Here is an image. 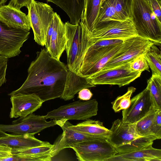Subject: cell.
<instances>
[{
    "label": "cell",
    "mask_w": 161,
    "mask_h": 161,
    "mask_svg": "<svg viewBox=\"0 0 161 161\" xmlns=\"http://www.w3.org/2000/svg\"><path fill=\"white\" fill-rule=\"evenodd\" d=\"M68 70L67 65L51 57L46 48L41 49L30 64L25 80L8 95L35 94L44 102L60 97Z\"/></svg>",
    "instance_id": "6da1fadb"
},
{
    "label": "cell",
    "mask_w": 161,
    "mask_h": 161,
    "mask_svg": "<svg viewBox=\"0 0 161 161\" xmlns=\"http://www.w3.org/2000/svg\"><path fill=\"white\" fill-rule=\"evenodd\" d=\"M64 26L67 65L69 70L79 75L85 53L93 43L90 38V32L81 21L75 25L67 22Z\"/></svg>",
    "instance_id": "7a4b0ae2"
},
{
    "label": "cell",
    "mask_w": 161,
    "mask_h": 161,
    "mask_svg": "<svg viewBox=\"0 0 161 161\" xmlns=\"http://www.w3.org/2000/svg\"><path fill=\"white\" fill-rule=\"evenodd\" d=\"M109 130L111 133L108 140L119 154L146 147L157 139L153 136H141L136 130L135 123H124L119 119L113 122Z\"/></svg>",
    "instance_id": "3957f363"
},
{
    "label": "cell",
    "mask_w": 161,
    "mask_h": 161,
    "mask_svg": "<svg viewBox=\"0 0 161 161\" xmlns=\"http://www.w3.org/2000/svg\"><path fill=\"white\" fill-rule=\"evenodd\" d=\"M130 18L138 36L161 45V22L145 0H132Z\"/></svg>",
    "instance_id": "277c9868"
},
{
    "label": "cell",
    "mask_w": 161,
    "mask_h": 161,
    "mask_svg": "<svg viewBox=\"0 0 161 161\" xmlns=\"http://www.w3.org/2000/svg\"><path fill=\"white\" fill-rule=\"evenodd\" d=\"M80 161H107L118 153L108 139L86 140L69 144Z\"/></svg>",
    "instance_id": "5b68a950"
},
{
    "label": "cell",
    "mask_w": 161,
    "mask_h": 161,
    "mask_svg": "<svg viewBox=\"0 0 161 161\" xmlns=\"http://www.w3.org/2000/svg\"><path fill=\"white\" fill-rule=\"evenodd\" d=\"M34 40L38 45H45L46 38L51 19L54 13L48 4L32 0L27 8Z\"/></svg>",
    "instance_id": "8992f818"
},
{
    "label": "cell",
    "mask_w": 161,
    "mask_h": 161,
    "mask_svg": "<svg viewBox=\"0 0 161 161\" xmlns=\"http://www.w3.org/2000/svg\"><path fill=\"white\" fill-rule=\"evenodd\" d=\"M98 103L96 99L79 100L60 106L43 115L46 119L86 120L96 115Z\"/></svg>",
    "instance_id": "52a82bcc"
},
{
    "label": "cell",
    "mask_w": 161,
    "mask_h": 161,
    "mask_svg": "<svg viewBox=\"0 0 161 161\" xmlns=\"http://www.w3.org/2000/svg\"><path fill=\"white\" fill-rule=\"evenodd\" d=\"M153 44L149 40L139 36L123 40L119 50L102 69L129 62L136 57L145 54Z\"/></svg>",
    "instance_id": "ba28073f"
},
{
    "label": "cell",
    "mask_w": 161,
    "mask_h": 161,
    "mask_svg": "<svg viewBox=\"0 0 161 161\" xmlns=\"http://www.w3.org/2000/svg\"><path fill=\"white\" fill-rule=\"evenodd\" d=\"M141 73L131 70L129 62L110 69H101L87 77L95 85H128L141 75Z\"/></svg>",
    "instance_id": "9c48e42d"
},
{
    "label": "cell",
    "mask_w": 161,
    "mask_h": 161,
    "mask_svg": "<svg viewBox=\"0 0 161 161\" xmlns=\"http://www.w3.org/2000/svg\"><path fill=\"white\" fill-rule=\"evenodd\" d=\"M138 36L131 18L124 20H112L90 32L92 42L100 40H124Z\"/></svg>",
    "instance_id": "30bf717a"
},
{
    "label": "cell",
    "mask_w": 161,
    "mask_h": 161,
    "mask_svg": "<svg viewBox=\"0 0 161 161\" xmlns=\"http://www.w3.org/2000/svg\"><path fill=\"white\" fill-rule=\"evenodd\" d=\"M43 116L31 114L14 120L11 125L0 124V129L15 135H34L43 130L57 125L56 119L47 121Z\"/></svg>",
    "instance_id": "8fae6325"
},
{
    "label": "cell",
    "mask_w": 161,
    "mask_h": 161,
    "mask_svg": "<svg viewBox=\"0 0 161 161\" xmlns=\"http://www.w3.org/2000/svg\"><path fill=\"white\" fill-rule=\"evenodd\" d=\"M30 34V31L10 28L0 20V55L8 58L18 56Z\"/></svg>",
    "instance_id": "7c38bea8"
},
{
    "label": "cell",
    "mask_w": 161,
    "mask_h": 161,
    "mask_svg": "<svg viewBox=\"0 0 161 161\" xmlns=\"http://www.w3.org/2000/svg\"><path fill=\"white\" fill-rule=\"evenodd\" d=\"M66 42L64 24L59 15L54 12L48 27L44 46L51 57L60 60L65 50Z\"/></svg>",
    "instance_id": "4fadbf2b"
},
{
    "label": "cell",
    "mask_w": 161,
    "mask_h": 161,
    "mask_svg": "<svg viewBox=\"0 0 161 161\" xmlns=\"http://www.w3.org/2000/svg\"><path fill=\"white\" fill-rule=\"evenodd\" d=\"M149 92L146 87L131 99L130 104L122 111V121L124 123H135L149 112L152 105Z\"/></svg>",
    "instance_id": "5bb4252c"
},
{
    "label": "cell",
    "mask_w": 161,
    "mask_h": 161,
    "mask_svg": "<svg viewBox=\"0 0 161 161\" xmlns=\"http://www.w3.org/2000/svg\"><path fill=\"white\" fill-rule=\"evenodd\" d=\"M68 120L61 119L57 120V125L62 129L63 133L60 135L53 145L50 155L52 158L58 154L62 150L67 148L71 144L86 140L102 139L97 138L73 130L69 127Z\"/></svg>",
    "instance_id": "9a60e30c"
},
{
    "label": "cell",
    "mask_w": 161,
    "mask_h": 161,
    "mask_svg": "<svg viewBox=\"0 0 161 161\" xmlns=\"http://www.w3.org/2000/svg\"><path fill=\"white\" fill-rule=\"evenodd\" d=\"M11 118H24L39 109L44 102L35 94H18L10 96Z\"/></svg>",
    "instance_id": "2e32d148"
},
{
    "label": "cell",
    "mask_w": 161,
    "mask_h": 161,
    "mask_svg": "<svg viewBox=\"0 0 161 161\" xmlns=\"http://www.w3.org/2000/svg\"><path fill=\"white\" fill-rule=\"evenodd\" d=\"M123 40H100L93 42L87 49L84 55L79 73L81 75L106 53Z\"/></svg>",
    "instance_id": "e0dca14e"
},
{
    "label": "cell",
    "mask_w": 161,
    "mask_h": 161,
    "mask_svg": "<svg viewBox=\"0 0 161 161\" xmlns=\"http://www.w3.org/2000/svg\"><path fill=\"white\" fill-rule=\"evenodd\" d=\"M0 20L11 28L28 31L31 28L28 15L9 4L0 7Z\"/></svg>",
    "instance_id": "ac0fdd59"
},
{
    "label": "cell",
    "mask_w": 161,
    "mask_h": 161,
    "mask_svg": "<svg viewBox=\"0 0 161 161\" xmlns=\"http://www.w3.org/2000/svg\"><path fill=\"white\" fill-rule=\"evenodd\" d=\"M161 161V150L151 145L146 147L131 152L117 153L107 161Z\"/></svg>",
    "instance_id": "d6986e66"
},
{
    "label": "cell",
    "mask_w": 161,
    "mask_h": 161,
    "mask_svg": "<svg viewBox=\"0 0 161 161\" xmlns=\"http://www.w3.org/2000/svg\"><path fill=\"white\" fill-rule=\"evenodd\" d=\"M0 144L5 145L12 149L18 150L51 144L37 139L34 135L7 133L6 135L0 137Z\"/></svg>",
    "instance_id": "ffe728a7"
},
{
    "label": "cell",
    "mask_w": 161,
    "mask_h": 161,
    "mask_svg": "<svg viewBox=\"0 0 161 161\" xmlns=\"http://www.w3.org/2000/svg\"><path fill=\"white\" fill-rule=\"evenodd\" d=\"M95 86L87 78L80 76L68 70L64 89L59 98L68 101L73 99L75 94L83 89Z\"/></svg>",
    "instance_id": "44dd1931"
},
{
    "label": "cell",
    "mask_w": 161,
    "mask_h": 161,
    "mask_svg": "<svg viewBox=\"0 0 161 161\" xmlns=\"http://www.w3.org/2000/svg\"><path fill=\"white\" fill-rule=\"evenodd\" d=\"M69 127L74 130L99 139H108L111 134L110 130L98 120L87 119L75 125L69 122Z\"/></svg>",
    "instance_id": "7402d4cb"
},
{
    "label": "cell",
    "mask_w": 161,
    "mask_h": 161,
    "mask_svg": "<svg viewBox=\"0 0 161 161\" xmlns=\"http://www.w3.org/2000/svg\"><path fill=\"white\" fill-rule=\"evenodd\" d=\"M52 3L62 9L69 17L70 23L78 24L84 10L86 0H45Z\"/></svg>",
    "instance_id": "603a6c76"
},
{
    "label": "cell",
    "mask_w": 161,
    "mask_h": 161,
    "mask_svg": "<svg viewBox=\"0 0 161 161\" xmlns=\"http://www.w3.org/2000/svg\"><path fill=\"white\" fill-rule=\"evenodd\" d=\"M115 0H105L101 4L94 29L112 20H121L115 8Z\"/></svg>",
    "instance_id": "cb8c5ba5"
},
{
    "label": "cell",
    "mask_w": 161,
    "mask_h": 161,
    "mask_svg": "<svg viewBox=\"0 0 161 161\" xmlns=\"http://www.w3.org/2000/svg\"><path fill=\"white\" fill-rule=\"evenodd\" d=\"M101 0H86L85 9L81 21L92 32L94 29L96 20L98 14Z\"/></svg>",
    "instance_id": "d4e9b609"
},
{
    "label": "cell",
    "mask_w": 161,
    "mask_h": 161,
    "mask_svg": "<svg viewBox=\"0 0 161 161\" xmlns=\"http://www.w3.org/2000/svg\"><path fill=\"white\" fill-rule=\"evenodd\" d=\"M148 89L153 107L161 109V76L153 75L147 80Z\"/></svg>",
    "instance_id": "484cf974"
},
{
    "label": "cell",
    "mask_w": 161,
    "mask_h": 161,
    "mask_svg": "<svg viewBox=\"0 0 161 161\" xmlns=\"http://www.w3.org/2000/svg\"><path fill=\"white\" fill-rule=\"evenodd\" d=\"M157 110L152 105L147 113L135 123L136 130L141 136H153L152 132V127Z\"/></svg>",
    "instance_id": "4316f807"
},
{
    "label": "cell",
    "mask_w": 161,
    "mask_h": 161,
    "mask_svg": "<svg viewBox=\"0 0 161 161\" xmlns=\"http://www.w3.org/2000/svg\"><path fill=\"white\" fill-rule=\"evenodd\" d=\"M153 75L161 76V53L160 50L153 44L145 54Z\"/></svg>",
    "instance_id": "83f0119b"
},
{
    "label": "cell",
    "mask_w": 161,
    "mask_h": 161,
    "mask_svg": "<svg viewBox=\"0 0 161 161\" xmlns=\"http://www.w3.org/2000/svg\"><path fill=\"white\" fill-rule=\"evenodd\" d=\"M122 43L117 44L108 51L83 73L81 76L87 78L101 70L117 53Z\"/></svg>",
    "instance_id": "f1b7e54d"
},
{
    "label": "cell",
    "mask_w": 161,
    "mask_h": 161,
    "mask_svg": "<svg viewBox=\"0 0 161 161\" xmlns=\"http://www.w3.org/2000/svg\"><path fill=\"white\" fill-rule=\"evenodd\" d=\"M136 89L132 86L128 88L127 92L123 95L118 97L112 103V108L115 112L127 109L130 106L131 97Z\"/></svg>",
    "instance_id": "f546056e"
},
{
    "label": "cell",
    "mask_w": 161,
    "mask_h": 161,
    "mask_svg": "<svg viewBox=\"0 0 161 161\" xmlns=\"http://www.w3.org/2000/svg\"><path fill=\"white\" fill-rule=\"evenodd\" d=\"M132 0H115V8L121 20L130 18Z\"/></svg>",
    "instance_id": "4dcf8cb0"
},
{
    "label": "cell",
    "mask_w": 161,
    "mask_h": 161,
    "mask_svg": "<svg viewBox=\"0 0 161 161\" xmlns=\"http://www.w3.org/2000/svg\"><path fill=\"white\" fill-rule=\"evenodd\" d=\"M53 146L52 144H50L24 149H12V152L13 155H34L43 154H50Z\"/></svg>",
    "instance_id": "1f68e13d"
},
{
    "label": "cell",
    "mask_w": 161,
    "mask_h": 161,
    "mask_svg": "<svg viewBox=\"0 0 161 161\" xmlns=\"http://www.w3.org/2000/svg\"><path fill=\"white\" fill-rule=\"evenodd\" d=\"M52 157L49 154L34 155H13V156L4 158L2 161H50Z\"/></svg>",
    "instance_id": "d6a6232c"
},
{
    "label": "cell",
    "mask_w": 161,
    "mask_h": 161,
    "mask_svg": "<svg viewBox=\"0 0 161 161\" xmlns=\"http://www.w3.org/2000/svg\"><path fill=\"white\" fill-rule=\"evenodd\" d=\"M131 70L142 73L146 70L149 72V66L145 57V54L140 55L129 62Z\"/></svg>",
    "instance_id": "836d02e7"
},
{
    "label": "cell",
    "mask_w": 161,
    "mask_h": 161,
    "mask_svg": "<svg viewBox=\"0 0 161 161\" xmlns=\"http://www.w3.org/2000/svg\"><path fill=\"white\" fill-rule=\"evenodd\" d=\"M153 135L157 139L161 138V109H158L153 119L151 129Z\"/></svg>",
    "instance_id": "e575fe53"
},
{
    "label": "cell",
    "mask_w": 161,
    "mask_h": 161,
    "mask_svg": "<svg viewBox=\"0 0 161 161\" xmlns=\"http://www.w3.org/2000/svg\"><path fill=\"white\" fill-rule=\"evenodd\" d=\"M8 58L5 56L0 55V87L6 81V75Z\"/></svg>",
    "instance_id": "d590c367"
},
{
    "label": "cell",
    "mask_w": 161,
    "mask_h": 161,
    "mask_svg": "<svg viewBox=\"0 0 161 161\" xmlns=\"http://www.w3.org/2000/svg\"><path fill=\"white\" fill-rule=\"evenodd\" d=\"M152 9L159 21L161 22V7L157 0H145Z\"/></svg>",
    "instance_id": "8d00e7d4"
},
{
    "label": "cell",
    "mask_w": 161,
    "mask_h": 161,
    "mask_svg": "<svg viewBox=\"0 0 161 161\" xmlns=\"http://www.w3.org/2000/svg\"><path fill=\"white\" fill-rule=\"evenodd\" d=\"M12 149L4 144H0V161L1 160L13 156Z\"/></svg>",
    "instance_id": "74e56055"
},
{
    "label": "cell",
    "mask_w": 161,
    "mask_h": 161,
    "mask_svg": "<svg viewBox=\"0 0 161 161\" xmlns=\"http://www.w3.org/2000/svg\"><path fill=\"white\" fill-rule=\"evenodd\" d=\"M32 0H11L8 4L17 8L20 9L23 7L27 8Z\"/></svg>",
    "instance_id": "f35d334b"
},
{
    "label": "cell",
    "mask_w": 161,
    "mask_h": 161,
    "mask_svg": "<svg viewBox=\"0 0 161 161\" xmlns=\"http://www.w3.org/2000/svg\"><path fill=\"white\" fill-rule=\"evenodd\" d=\"M93 94L87 88L83 89L78 92V98L81 100L87 101L89 100L92 96Z\"/></svg>",
    "instance_id": "ab89813d"
},
{
    "label": "cell",
    "mask_w": 161,
    "mask_h": 161,
    "mask_svg": "<svg viewBox=\"0 0 161 161\" xmlns=\"http://www.w3.org/2000/svg\"><path fill=\"white\" fill-rule=\"evenodd\" d=\"M7 133L6 132L0 129V137L5 136L7 135Z\"/></svg>",
    "instance_id": "60d3db41"
},
{
    "label": "cell",
    "mask_w": 161,
    "mask_h": 161,
    "mask_svg": "<svg viewBox=\"0 0 161 161\" xmlns=\"http://www.w3.org/2000/svg\"><path fill=\"white\" fill-rule=\"evenodd\" d=\"M7 1V0H0V7L4 5Z\"/></svg>",
    "instance_id": "b9f144b4"
},
{
    "label": "cell",
    "mask_w": 161,
    "mask_h": 161,
    "mask_svg": "<svg viewBox=\"0 0 161 161\" xmlns=\"http://www.w3.org/2000/svg\"><path fill=\"white\" fill-rule=\"evenodd\" d=\"M159 4L161 5V0H157Z\"/></svg>",
    "instance_id": "7bdbcfd3"
},
{
    "label": "cell",
    "mask_w": 161,
    "mask_h": 161,
    "mask_svg": "<svg viewBox=\"0 0 161 161\" xmlns=\"http://www.w3.org/2000/svg\"><path fill=\"white\" fill-rule=\"evenodd\" d=\"M105 0H101V4L103 3V2Z\"/></svg>",
    "instance_id": "ee69618b"
}]
</instances>
